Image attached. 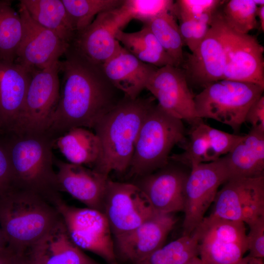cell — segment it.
I'll return each mask as SVG.
<instances>
[{
  "mask_svg": "<svg viewBox=\"0 0 264 264\" xmlns=\"http://www.w3.org/2000/svg\"><path fill=\"white\" fill-rule=\"evenodd\" d=\"M31 18L71 44L76 31L62 0H21Z\"/></svg>",
  "mask_w": 264,
  "mask_h": 264,
  "instance_id": "26",
  "label": "cell"
},
{
  "mask_svg": "<svg viewBox=\"0 0 264 264\" xmlns=\"http://www.w3.org/2000/svg\"><path fill=\"white\" fill-rule=\"evenodd\" d=\"M0 132H1V130H0Z\"/></svg>",
  "mask_w": 264,
  "mask_h": 264,
  "instance_id": "45",
  "label": "cell"
},
{
  "mask_svg": "<svg viewBox=\"0 0 264 264\" xmlns=\"http://www.w3.org/2000/svg\"><path fill=\"white\" fill-rule=\"evenodd\" d=\"M60 191L65 192L87 207L103 212V199L109 177L88 169L58 160L55 161Z\"/></svg>",
  "mask_w": 264,
  "mask_h": 264,
  "instance_id": "21",
  "label": "cell"
},
{
  "mask_svg": "<svg viewBox=\"0 0 264 264\" xmlns=\"http://www.w3.org/2000/svg\"><path fill=\"white\" fill-rule=\"evenodd\" d=\"M146 88L157 100L158 105L171 115L191 125L202 120L197 114L195 96L182 68L172 65L157 68Z\"/></svg>",
  "mask_w": 264,
  "mask_h": 264,
  "instance_id": "15",
  "label": "cell"
},
{
  "mask_svg": "<svg viewBox=\"0 0 264 264\" xmlns=\"http://www.w3.org/2000/svg\"><path fill=\"white\" fill-rule=\"evenodd\" d=\"M18 12L22 33L15 62L32 72L35 70L44 69L59 61L70 44L34 21L20 2Z\"/></svg>",
  "mask_w": 264,
  "mask_h": 264,
  "instance_id": "13",
  "label": "cell"
},
{
  "mask_svg": "<svg viewBox=\"0 0 264 264\" xmlns=\"http://www.w3.org/2000/svg\"><path fill=\"white\" fill-rule=\"evenodd\" d=\"M13 264H30L25 255H19L15 256Z\"/></svg>",
  "mask_w": 264,
  "mask_h": 264,
  "instance_id": "42",
  "label": "cell"
},
{
  "mask_svg": "<svg viewBox=\"0 0 264 264\" xmlns=\"http://www.w3.org/2000/svg\"><path fill=\"white\" fill-rule=\"evenodd\" d=\"M184 264H202L200 259L198 256L195 257Z\"/></svg>",
  "mask_w": 264,
  "mask_h": 264,
  "instance_id": "44",
  "label": "cell"
},
{
  "mask_svg": "<svg viewBox=\"0 0 264 264\" xmlns=\"http://www.w3.org/2000/svg\"><path fill=\"white\" fill-rule=\"evenodd\" d=\"M7 247V242L4 234L0 228V249Z\"/></svg>",
  "mask_w": 264,
  "mask_h": 264,
  "instance_id": "43",
  "label": "cell"
},
{
  "mask_svg": "<svg viewBox=\"0 0 264 264\" xmlns=\"http://www.w3.org/2000/svg\"><path fill=\"white\" fill-rule=\"evenodd\" d=\"M182 166L170 161L152 173L136 177L133 183L144 193L156 212L174 214L183 211L184 187L189 173Z\"/></svg>",
  "mask_w": 264,
  "mask_h": 264,
  "instance_id": "18",
  "label": "cell"
},
{
  "mask_svg": "<svg viewBox=\"0 0 264 264\" xmlns=\"http://www.w3.org/2000/svg\"><path fill=\"white\" fill-rule=\"evenodd\" d=\"M249 231L246 234L248 256L257 258L264 257V216L247 224Z\"/></svg>",
  "mask_w": 264,
  "mask_h": 264,
  "instance_id": "36",
  "label": "cell"
},
{
  "mask_svg": "<svg viewBox=\"0 0 264 264\" xmlns=\"http://www.w3.org/2000/svg\"><path fill=\"white\" fill-rule=\"evenodd\" d=\"M224 30V23L218 11L205 38L193 52L184 57L181 66L187 81L204 88L223 80L226 62Z\"/></svg>",
  "mask_w": 264,
  "mask_h": 264,
  "instance_id": "14",
  "label": "cell"
},
{
  "mask_svg": "<svg viewBox=\"0 0 264 264\" xmlns=\"http://www.w3.org/2000/svg\"><path fill=\"white\" fill-rule=\"evenodd\" d=\"M175 3L171 0H124L121 7L130 21L146 23L167 12H174Z\"/></svg>",
  "mask_w": 264,
  "mask_h": 264,
  "instance_id": "34",
  "label": "cell"
},
{
  "mask_svg": "<svg viewBox=\"0 0 264 264\" xmlns=\"http://www.w3.org/2000/svg\"><path fill=\"white\" fill-rule=\"evenodd\" d=\"M245 122L251 125V129L264 133V96L262 95L250 107Z\"/></svg>",
  "mask_w": 264,
  "mask_h": 264,
  "instance_id": "38",
  "label": "cell"
},
{
  "mask_svg": "<svg viewBox=\"0 0 264 264\" xmlns=\"http://www.w3.org/2000/svg\"><path fill=\"white\" fill-rule=\"evenodd\" d=\"M16 254L8 247L0 249V264H13Z\"/></svg>",
  "mask_w": 264,
  "mask_h": 264,
  "instance_id": "39",
  "label": "cell"
},
{
  "mask_svg": "<svg viewBox=\"0 0 264 264\" xmlns=\"http://www.w3.org/2000/svg\"><path fill=\"white\" fill-rule=\"evenodd\" d=\"M130 21L121 6L101 13L85 30L76 33L71 45L89 61L102 66L119 49L115 34Z\"/></svg>",
  "mask_w": 264,
  "mask_h": 264,
  "instance_id": "17",
  "label": "cell"
},
{
  "mask_svg": "<svg viewBox=\"0 0 264 264\" xmlns=\"http://www.w3.org/2000/svg\"><path fill=\"white\" fill-rule=\"evenodd\" d=\"M236 264H264L263 259L250 257L248 255L243 257Z\"/></svg>",
  "mask_w": 264,
  "mask_h": 264,
  "instance_id": "40",
  "label": "cell"
},
{
  "mask_svg": "<svg viewBox=\"0 0 264 264\" xmlns=\"http://www.w3.org/2000/svg\"><path fill=\"white\" fill-rule=\"evenodd\" d=\"M224 25L226 62L223 80L253 83L264 88V46L256 37L235 32Z\"/></svg>",
  "mask_w": 264,
  "mask_h": 264,
  "instance_id": "16",
  "label": "cell"
},
{
  "mask_svg": "<svg viewBox=\"0 0 264 264\" xmlns=\"http://www.w3.org/2000/svg\"><path fill=\"white\" fill-rule=\"evenodd\" d=\"M220 0H179L175 3L176 17L196 18L206 13L217 11L224 2Z\"/></svg>",
  "mask_w": 264,
  "mask_h": 264,
  "instance_id": "35",
  "label": "cell"
},
{
  "mask_svg": "<svg viewBox=\"0 0 264 264\" xmlns=\"http://www.w3.org/2000/svg\"><path fill=\"white\" fill-rule=\"evenodd\" d=\"M60 220L54 205L35 193L14 187L0 196V228L16 255H25Z\"/></svg>",
  "mask_w": 264,
  "mask_h": 264,
  "instance_id": "3",
  "label": "cell"
},
{
  "mask_svg": "<svg viewBox=\"0 0 264 264\" xmlns=\"http://www.w3.org/2000/svg\"><path fill=\"white\" fill-rule=\"evenodd\" d=\"M3 140L12 167L14 187L35 193L51 203L60 197L54 170L56 138L47 132L9 133Z\"/></svg>",
  "mask_w": 264,
  "mask_h": 264,
  "instance_id": "4",
  "label": "cell"
},
{
  "mask_svg": "<svg viewBox=\"0 0 264 264\" xmlns=\"http://www.w3.org/2000/svg\"><path fill=\"white\" fill-rule=\"evenodd\" d=\"M258 17L260 21L261 30L264 31V4L259 5L257 7V17Z\"/></svg>",
  "mask_w": 264,
  "mask_h": 264,
  "instance_id": "41",
  "label": "cell"
},
{
  "mask_svg": "<svg viewBox=\"0 0 264 264\" xmlns=\"http://www.w3.org/2000/svg\"><path fill=\"white\" fill-rule=\"evenodd\" d=\"M191 126L188 140L180 145L183 151L170 155L169 161L190 168L214 161L227 154L243 137L211 127L202 120Z\"/></svg>",
  "mask_w": 264,
  "mask_h": 264,
  "instance_id": "19",
  "label": "cell"
},
{
  "mask_svg": "<svg viewBox=\"0 0 264 264\" xmlns=\"http://www.w3.org/2000/svg\"><path fill=\"white\" fill-rule=\"evenodd\" d=\"M76 33L88 27L98 14L121 6L124 0H62Z\"/></svg>",
  "mask_w": 264,
  "mask_h": 264,
  "instance_id": "32",
  "label": "cell"
},
{
  "mask_svg": "<svg viewBox=\"0 0 264 264\" xmlns=\"http://www.w3.org/2000/svg\"><path fill=\"white\" fill-rule=\"evenodd\" d=\"M184 187L183 235H190L202 221L219 187L229 179L222 156L190 167Z\"/></svg>",
  "mask_w": 264,
  "mask_h": 264,
  "instance_id": "10",
  "label": "cell"
},
{
  "mask_svg": "<svg viewBox=\"0 0 264 264\" xmlns=\"http://www.w3.org/2000/svg\"><path fill=\"white\" fill-rule=\"evenodd\" d=\"M59 61L63 73L60 97L47 132L56 138L71 129H93L123 98L104 73L102 66L70 45Z\"/></svg>",
  "mask_w": 264,
  "mask_h": 264,
  "instance_id": "1",
  "label": "cell"
},
{
  "mask_svg": "<svg viewBox=\"0 0 264 264\" xmlns=\"http://www.w3.org/2000/svg\"><path fill=\"white\" fill-rule=\"evenodd\" d=\"M183 121L154 104L139 131L129 168L135 177L152 173L167 165L170 153L186 140Z\"/></svg>",
  "mask_w": 264,
  "mask_h": 264,
  "instance_id": "5",
  "label": "cell"
},
{
  "mask_svg": "<svg viewBox=\"0 0 264 264\" xmlns=\"http://www.w3.org/2000/svg\"><path fill=\"white\" fill-rule=\"evenodd\" d=\"M103 212L114 238L132 231L157 213L135 184L109 178L104 196Z\"/></svg>",
  "mask_w": 264,
  "mask_h": 264,
  "instance_id": "11",
  "label": "cell"
},
{
  "mask_svg": "<svg viewBox=\"0 0 264 264\" xmlns=\"http://www.w3.org/2000/svg\"><path fill=\"white\" fill-rule=\"evenodd\" d=\"M257 7L254 0H231L224 5L220 14L230 30L239 34H248L258 26Z\"/></svg>",
  "mask_w": 264,
  "mask_h": 264,
  "instance_id": "33",
  "label": "cell"
},
{
  "mask_svg": "<svg viewBox=\"0 0 264 264\" xmlns=\"http://www.w3.org/2000/svg\"><path fill=\"white\" fill-rule=\"evenodd\" d=\"M52 203L77 246L99 256L109 264H117L112 234L103 212L69 205L61 197Z\"/></svg>",
  "mask_w": 264,
  "mask_h": 264,
  "instance_id": "7",
  "label": "cell"
},
{
  "mask_svg": "<svg viewBox=\"0 0 264 264\" xmlns=\"http://www.w3.org/2000/svg\"><path fill=\"white\" fill-rule=\"evenodd\" d=\"M115 38L124 48L140 61L160 68L167 65L176 66L147 24L134 32L118 30Z\"/></svg>",
  "mask_w": 264,
  "mask_h": 264,
  "instance_id": "27",
  "label": "cell"
},
{
  "mask_svg": "<svg viewBox=\"0 0 264 264\" xmlns=\"http://www.w3.org/2000/svg\"><path fill=\"white\" fill-rule=\"evenodd\" d=\"M176 222L173 214L156 213L132 231L114 238L116 255L138 264L164 245Z\"/></svg>",
  "mask_w": 264,
  "mask_h": 264,
  "instance_id": "20",
  "label": "cell"
},
{
  "mask_svg": "<svg viewBox=\"0 0 264 264\" xmlns=\"http://www.w3.org/2000/svg\"><path fill=\"white\" fill-rule=\"evenodd\" d=\"M14 188V179L3 140L0 139V196Z\"/></svg>",
  "mask_w": 264,
  "mask_h": 264,
  "instance_id": "37",
  "label": "cell"
},
{
  "mask_svg": "<svg viewBox=\"0 0 264 264\" xmlns=\"http://www.w3.org/2000/svg\"><path fill=\"white\" fill-rule=\"evenodd\" d=\"M264 90L250 83L224 79L213 83L194 97L197 114L200 119H214L237 132L245 122L249 108Z\"/></svg>",
  "mask_w": 264,
  "mask_h": 264,
  "instance_id": "6",
  "label": "cell"
},
{
  "mask_svg": "<svg viewBox=\"0 0 264 264\" xmlns=\"http://www.w3.org/2000/svg\"><path fill=\"white\" fill-rule=\"evenodd\" d=\"M22 33L20 14L10 0H0V60L14 62Z\"/></svg>",
  "mask_w": 264,
  "mask_h": 264,
  "instance_id": "30",
  "label": "cell"
},
{
  "mask_svg": "<svg viewBox=\"0 0 264 264\" xmlns=\"http://www.w3.org/2000/svg\"><path fill=\"white\" fill-rule=\"evenodd\" d=\"M198 256V235L194 231L163 245L137 264H184Z\"/></svg>",
  "mask_w": 264,
  "mask_h": 264,
  "instance_id": "31",
  "label": "cell"
},
{
  "mask_svg": "<svg viewBox=\"0 0 264 264\" xmlns=\"http://www.w3.org/2000/svg\"><path fill=\"white\" fill-rule=\"evenodd\" d=\"M59 61L32 72L23 108L13 132H47L58 103Z\"/></svg>",
  "mask_w": 264,
  "mask_h": 264,
  "instance_id": "9",
  "label": "cell"
},
{
  "mask_svg": "<svg viewBox=\"0 0 264 264\" xmlns=\"http://www.w3.org/2000/svg\"><path fill=\"white\" fill-rule=\"evenodd\" d=\"M25 255L30 264H100L72 241L61 218Z\"/></svg>",
  "mask_w": 264,
  "mask_h": 264,
  "instance_id": "23",
  "label": "cell"
},
{
  "mask_svg": "<svg viewBox=\"0 0 264 264\" xmlns=\"http://www.w3.org/2000/svg\"><path fill=\"white\" fill-rule=\"evenodd\" d=\"M198 235V256L202 264H236L247 251L243 222L211 214L194 230Z\"/></svg>",
  "mask_w": 264,
  "mask_h": 264,
  "instance_id": "8",
  "label": "cell"
},
{
  "mask_svg": "<svg viewBox=\"0 0 264 264\" xmlns=\"http://www.w3.org/2000/svg\"><path fill=\"white\" fill-rule=\"evenodd\" d=\"M222 158L229 179L264 176V133L251 129Z\"/></svg>",
  "mask_w": 264,
  "mask_h": 264,
  "instance_id": "25",
  "label": "cell"
},
{
  "mask_svg": "<svg viewBox=\"0 0 264 264\" xmlns=\"http://www.w3.org/2000/svg\"><path fill=\"white\" fill-rule=\"evenodd\" d=\"M32 72L14 62L0 60V129L13 132L22 110Z\"/></svg>",
  "mask_w": 264,
  "mask_h": 264,
  "instance_id": "22",
  "label": "cell"
},
{
  "mask_svg": "<svg viewBox=\"0 0 264 264\" xmlns=\"http://www.w3.org/2000/svg\"><path fill=\"white\" fill-rule=\"evenodd\" d=\"M55 145L67 162L76 165L93 166L100 152L95 133L82 127L71 129L57 137Z\"/></svg>",
  "mask_w": 264,
  "mask_h": 264,
  "instance_id": "28",
  "label": "cell"
},
{
  "mask_svg": "<svg viewBox=\"0 0 264 264\" xmlns=\"http://www.w3.org/2000/svg\"><path fill=\"white\" fill-rule=\"evenodd\" d=\"M211 214L247 224L264 216V176L229 179L218 190Z\"/></svg>",
  "mask_w": 264,
  "mask_h": 264,
  "instance_id": "12",
  "label": "cell"
},
{
  "mask_svg": "<svg viewBox=\"0 0 264 264\" xmlns=\"http://www.w3.org/2000/svg\"><path fill=\"white\" fill-rule=\"evenodd\" d=\"M154 100L124 96L97 121L93 129L100 152L94 171L108 177L112 172L123 174L128 171L139 131Z\"/></svg>",
  "mask_w": 264,
  "mask_h": 264,
  "instance_id": "2",
  "label": "cell"
},
{
  "mask_svg": "<svg viewBox=\"0 0 264 264\" xmlns=\"http://www.w3.org/2000/svg\"><path fill=\"white\" fill-rule=\"evenodd\" d=\"M145 24L173 60L176 66H181L184 59V43L174 12L164 13Z\"/></svg>",
  "mask_w": 264,
  "mask_h": 264,
  "instance_id": "29",
  "label": "cell"
},
{
  "mask_svg": "<svg viewBox=\"0 0 264 264\" xmlns=\"http://www.w3.org/2000/svg\"><path fill=\"white\" fill-rule=\"evenodd\" d=\"M102 67L110 83L124 96L132 99L138 97L146 88L158 68L140 61L121 45Z\"/></svg>",
  "mask_w": 264,
  "mask_h": 264,
  "instance_id": "24",
  "label": "cell"
}]
</instances>
